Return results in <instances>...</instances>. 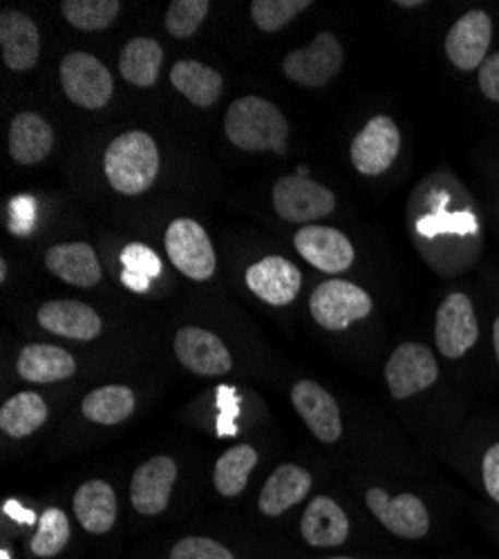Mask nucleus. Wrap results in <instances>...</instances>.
Returning a JSON list of instances; mask_svg holds the SVG:
<instances>
[{"instance_id": "obj_1", "label": "nucleus", "mask_w": 499, "mask_h": 559, "mask_svg": "<svg viewBox=\"0 0 499 559\" xmlns=\"http://www.w3.org/2000/svg\"><path fill=\"white\" fill-rule=\"evenodd\" d=\"M224 132L242 151L287 153L289 123L285 115L262 97H242L234 102L224 117Z\"/></svg>"}, {"instance_id": "obj_21", "label": "nucleus", "mask_w": 499, "mask_h": 559, "mask_svg": "<svg viewBox=\"0 0 499 559\" xmlns=\"http://www.w3.org/2000/svg\"><path fill=\"white\" fill-rule=\"evenodd\" d=\"M55 148V132L40 115L21 112L10 126V155L16 164H40Z\"/></svg>"}, {"instance_id": "obj_14", "label": "nucleus", "mask_w": 499, "mask_h": 559, "mask_svg": "<svg viewBox=\"0 0 499 559\" xmlns=\"http://www.w3.org/2000/svg\"><path fill=\"white\" fill-rule=\"evenodd\" d=\"M247 287L266 305L285 307L300 294L302 273L287 258H262L247 269Z\"/></svg>"}, {"instance_id": "obj_33", "label": "nucleus", "mask_w": 499, "mask_h": 559, "mask_svg": "<svg viewBox=\"0 0 499 559\" xmlns=\"http://www.w3.org/2000/svg\"><path fill=\"white\" fill-rule=\"evenodd\" d=\"M307 8L309 0H253L251 16L262 32H278Z\"/></svg>"}, {"instance_id": "obj_22", "label": "nucleus", "mask_w": 499, "mask_h": 559, "mask_svg": "<svg viewBox=\"0 0 499 559\" xmlns=\"http://www.w3.org/2000/svg\"><path fill=\"white\" fill-rule=\"evenodd\" d=\"M309 490H311V475L305 468H300V465L285 463L266 479L260 492L258 506L264 515L278 518L292 506L300 503Z\"/></svg>"}, {"instance_id": "obj_41", "label": "nucleus", "mask_w": 499, "mask_h": 559, "mask_svg": "<svg viewBox=\"0 0 499 559\" xmlns=\"http://www.w3.org/2000/svg\"><path fill=\"white\" fill-rule=\"evenodd\" d=\"M399 8H419L424 5V0H396Z\"/></svg>"}, {"instance_id": "obj_29", "label": "nucleus", "mask_w": 499, "mask_h": 559, "mask_svg": "<svg viewBox=\"0 0 499 559\" xmlns=\"http://www.w3.org/2000/svg\"><path fill=\"white\" fill-rule=\"evenodd\" d=\"M81 409L85 418L99 426H117L134 412V394L126 385H106L90 392Z\"/></svg>"}, {"instance_id": "obj_40", "label": "nucleus", "mask_w": 499, "mask_h": 559, "mask_svg": "<svg viewBox=\"0 0 499 559\" xmlns=\"http://www.w3.org/2000/svg\"><path fill=\"white\" fill-rule=\"evenodd\" d=\"M492 343H495V354H497V362H499V316L492 324Z\"/></svg>"}, {"instance_id": "obj_11", "label": "nucleus", "mask_w": 499, "mask_h": 559, "mask_svg": "<svg viewBox=\"0 0 499 559\" xmlns=\"http://www.w3.org/2000/svg\"><path fill=\"white\" fill-rule=\"evenodd\" d=\"M479 338V324L466 294H450L437 311L435 341L445 358H462Z\"/></svg>"}, {"instance_id": "obj_38", "label": "nucleus", "mask_w": 499, "mask_h": 559, "mask_svg": "<svg viewBox=\"0 0 499 559\" xmlns=\"http://www.w3.org/2000/svg\"><path fill=\"white\" fill-rule=\"evenodd\" d=\"M482 475H484V486L488 495L499 503V443L488 448V452L484 454Z\"/></svg>"}, {"instance_id": "obj_44", "label": "nucleus", "mask_w": 499, "mask_h": 559, "mask_svg": "<svg viewBox=\"0 0 499 559\" xmlns=\"http://www.w3.org/2000/svg\"><path fill=\"white\" fill-rule=\"evenodd\" d=\"M332 559H352V557H332Z\"/></svg>"}, {"instance_id": "obj_8", "label": "nucleus", "mask_w": 499, "mask_h": 559, "mask_svg": "<svg viewBox=\"0 0 499 559\" xmlns=\"http://www.w3.org/2000/svg\"><path fill=\"white\" fill-rule=\"evenodd\" d=\"M343 68V45L332 32H321L307 48L294 50L283 61V72L305 87H323Z\"/></svg>"}, {"instance_id": "obj_39", "label": "nucleus", "mask_w": 499, "mask_h": 559, "mask_svg": "<svg viewBox=\"0 0 499 559\" xmlns=\"http://www.w3.org/2000/svg\"><path fill=\"white\" fill-rule=\"evenodd\" d=\"M121 280H123V285H126L128 289L138 292V294L146 292V289H148V285H151V280H148V277L138 275V273H130V271H123V273H121Z\"/></svg>"}, {"instance_id": "obj_27", "label": "nucleus", "mask_w": 499, "mask_h": 559, "mask_svg": "<svg viewBox=\"0 0 499 559\" xmlns=\"http://www.w3.org/2000/svg\"><path fill=\"white\" fill-rule=\"evenodd\" d=\"M162 61H164L162 45L153 38L140 36L126 43V48L121 50V57H119V70L130 85L151 87L159 79Z\"/></svg>"}, {"instance_id": "obj_32", "label": "nucleus", "mask_w": 499, "mask_h": 559, "mask_svg": "<svg viewBox=\"0 0 499 559\" xmlns=\"http://www.w3.org/2000/svg\"><path fill=\"white\" fill-rule=\"evenodd\" d=\"M70 542V522L61 508H48L38 520V528L29 539L36 557H55Z\"/></svg>"}, {"instance_id": "obj_12", "label": "nucleus", "mask_w": 499, "mask_h": 559, "mask_svg": "<svg viewBox=\"0 0 499 559\" xmlns=\"http://www.w3.org/2000/svg\"><path fill=\"white\" fill-rule=\"evenodd\" d=\"M492 38V21L482 10H471L455 25L450 27L445 36V55L452 66L471 72L482 68L486 61Z\"/></svg>"}, {"instance_id": "obj_15", "label": "nucleus", "mask_w": 499, "mask_h": 559, "mask_svg": "<svg viewBox=\"0 0 499 559\" xmlns=\"http://www.w3.org/2000/svg\"><path fill=\"white\" fill-rule=\"evenodd\" d=\"M292 403L313 437L323 443H336L343 435L341 409L336 399L313 381H300L292 390Z\"/></svg>"}, {"instance_id": "obj_20", "label": "nucleus", "mask_w": 499, "mask_h": 559, "mask_svg": "<svg viewBox=\"0 0 499 559\" xmlns=\"http://www.w3.org/2000/svg\"><path fill=\"white\" fill-rule=\"evenodd\" d=\"M45 264L61 277L63 283L81 289H90L99 285L102 280V264L93 247L85 242H66L52 247L45 253Z\"/></svg>"}, {"instance_id": "obj_28", "label": "nucleus", "mask_w": 499, "mask_h": 559, "mask_svg": "<svg viewBox=\"0 0 499 559\" xmlns=\"http://www.w3.org/2000/svg\"><path fill=\"white\" fill-rule=\"evenodd\" d=\"M45 418H48V405H45L43 396L36 392H21L5 401L3 409H0V428L14 439H23L36 432L45 424Z\"/></svg>"}, {"instance_id": "obj_34", "label": "nucleus", "mask_w": 499, "mask_h": 559, "mask_svg": "<svg viewBox=\"0 0 499 559\" xmlns=\"http://www.w3.org/2000/svg\"><path fill=\"white\" fill-rule=\"evenodd\" d=\"M211 10L209 0H175L166 12V29L175 38H191Z\"/></svg>"}, {"instance_id": "obj_30", "label": "nucleus", "mask_w": 499, "mask_h": 559, "mask_svg": "<svg viewBox=\"0 0 499 559\" xmlns=\"http://www.w3.org/2000/svg\"><path fill=\"white\" fill-rule=\"evenodd\" d=\"M258 463V452L251 445H236L226 450L213 471V484L222 497H238L249 481Z\"/></svg>"}, {"instance_id": "obj_10", "label": "nucleus", "mask_w": 499, "mask_h": 559, "mask_svg": "<svg viewBox=\"0 0 499 559\" xmlns=\"http://www.w3.org/2000/svg\"><path fill=\"white\" fill-rule=\"evenodd\" d=\"M401 151V132L396 123L385 117H372L352 142V164L360 175H383Z\"/></svg>"}, {"instance_id": "obj_25", "label": "nucleus", "mask_w": 499, "mask_h": 559, "mask_svg": "<svg viewBox=\"0 0 499 559\" xmlns=\"http://www.w3.org/2000/svg\"><path fill=\"white\" fill-rule=\"evenodd\" d=\"M74 512L87 533H108L117 522V497L112 486L102 479L85 481L74 495Z\"/></svg>"}, {"instance_id": "obj_24", "label": "nucleus", "mask_w": 499, "mask_h": 559, "mask_svg": "<svg viewBox=\"0 0 499 559\" xmlns=\"http://www.w3.org/2000/svg\"><path fill=\"white\" fill-rule=\"evenodd\" d=\"M19 374L38 385H50L70 379L76 371L72 354L57 345H27L16 362Z\"/></svg>"}, {"instance_id": "obj_5", "label": "nucleus", "mask_w": 499, "mask_h": 559, "mask_svg": "<svg viewBox=\"0 0 499 559\" xmlns=\"http://www.w3.org/2000/svg\"><path fill=\"white\" fill-rule=\"evenodd\" d=\"M439 377L435 354L421 343H403L385 365V383L396 401L428 390Z\"/></svg>"}, {"instance_id": "obj_7", "label": "nucleus", "mask_w": 499, "mask_h": 559, "mask_svg": "<svg viewBox=\"0 0 499 559\" xmlns=\"http://www.w3.org/2000/svg\"><path fill=\"white\" fill-rule=\"evenodd\" d=\"M336 206L328 186L311 181L307 175H287L274 186V209L285 222H313L330 215Z\"/></svg>"}, {"instance_id": "obj_16", "label": "nucleus", "mask_w": 499, "mask_h": 559, "mask_svg": "<svg viewBox=\"0 0 499 559\" xmlns=\"http://www.w3.org/2000/svg\"><path fill=\"white\" fill-rule=\"evenodd\" d=\"M175 354L181 365L200 377H222L234 367L226 345L215 334L200 328H185L177 332Z\"/></svg>"}, {"instance_id": "obj_3", "label": "nucleus", "mask_w": 499, "mask_h": 559, "mask_svg": "<svg viewBox=\"0 0 499 559\" xmlns=\"http://www.w3.org/2000/svg\"><path fill=\"white\" fill-rule=\"evenodd\" d=\"M309 311L323 330L343 332L352 322L372 313V298L347 280H328L313 289Z\"/></svg>"}, {"instance_id": "obj_26", "label": "nucleus", "mask_w": 499, "mask_h": 559, "mask_svg": "<svg viewBox=\"0 0 499 559\" xmlns=\"http://www.w3.org/2000/svg\"><path fill=\"white\" fill-rule=\"evenodd\" d=\"M170 83L198 108H211L219 99L224 87L217 70L191 59L177 61L173 66Z\"/></svg>"}, {"instance_id": "obj_19", "label": "nucleus", "mask_w": 499, "mask_h": 559, "mask_svg": "<svg viewBox=\"0 0 499 559\" xmlns=\"http://www.w3.org/2000/svg\"><path fill=\"white\" fill-rule=\"evenodd\" d=\"M0 45H3V59L10 70H32L40 55L36 23L23 12H3L0 16Z\"/></svg>"}, {"instance_id": "obj_31", "label": "nucleus", "mask_w": 499, "mask_h": 559, "mask_svg": "<svg viewBox=\"0 0 499 559\" xmlns=\"http://www.w3.org/2000/svg\"><path fill=\"white\" fill-rule=\"evenodd\" d=\"M119 12V0H66V3H61L63 19L83 32L110 27Z\"/></svg>"}, {"instance_id": "obj_18", "label": "nucleus", "mask_w": 499, "mask_h": 559, "mask_svg": "<svg viewBox=\"0 0 499 559\" xmlns=\"http://www.w3.org/2000/svg\"><path fill=\"white\" fill-rule=\"evenodd\" d=\"M38 322L45 332L70 341H95L104 322L99 313L76 300H50L38 309Z\"/></svg>"}, {"instance_id": "obj_43", "label": "nucleus", "mask_w": 499, "mask_h": 559, "mask_svg": "<svg viewBox=\"0 0 499 559\" xmlns=\"http://www.w3.org/2000/svg\"><path fill=\"white\" fill-rule=\"evenodd\" d=\"M0 559H10V552L3 550V552H0Z\"/></svg>"}, {"instance_id": "obj_13", "label": "nucleus", "mask_w": 499, "mask_h": 559, "mask_svg": "<svg viewBox=\"0 0 499 559\" xmlns=\"http://www.w3.org/2000/svg\"><path fill=\"white\" fill-rule=\"evenodd\" d=\"M294 245L311 266L321 269L325 273H343L354 262L352 242L343 236L341 230L332 226H319V224L302 226L296 233Z\"/></svg>"}, {"instance_id": "obj_42", "label": "nucleus", "mask_w": 499, "mask_h": 559, "mask_svg": "<svg viewBox=\"0 0 499 559\" xmlns=\"http://www.w3.org/2000/svg\"><path fill=\"white\" fill-rule=\"evenodd\" d=\"M0 280H8V264H5V260H0Z\"/></svg>"}, {"instance_id": "obj_35", "label": "nucleus", "mask_w": 499, "mask_h": 559, "mask_svg": "<svg viewBox=\"0 0 499 559\" xmlns=\"http://www.w3.org/2000/svg\"><path fill=\"white\" fill-rule=\"evenodd\" d=\"M170 559H236L229 548L209 537H185L170 550Z\"/></svg>"}, {"instance_id": "obj_17", "label": "nucleus", "mask_w": 499, "mask_h": 559, "mask_svg": "<svg viewBox=\"0 0 499 559\" xmlns=\"http://www.w3.org/2000/svg\"><path fill=\"white\" fill-rule=\"evenodd\" d=\"M177 465L170 456H153L132 475L130 501L142 515H159L170 501Z\"/></svg>"}, {"instance_id": "obj_2", "label": "nucleus", "mask_w": 499, "mask_h": 559, "mask_svg": "<svg viewBox=\"0 0 499 559\" xmlns=\"http://www.w3.org/2000/svg\"><path fill=\"white\" fill-rule=\"evenodd\" d=\"M106 177L121 195L146 193L159 173V151L148 132L130 130L119 134L104 157Z\"/></svg>"}, {"instance_id": "obj_36", "label": "nucleus", "mask_w": 499, "mask_h": 559, "mask_svg": "<svg viewBox=\"0 0 499 559\" xmlns=\"http://www.w3.org/2000/svg\"><path fill=\"white\" fill-rule=\"evenodd\" d=\"M121 264H123V271L144 275L148 280H153L162 273L159 255L151 247L140 245V242H132L121 251Z\"/></svg>"}, {"instance_id": "obj_6", "label": "nucleus", "mask_w": 499, "mask_h": 559, "mask_svg": "<svg viewBox=\"0 0 499 559\" xmlns=\"http://www.w3.org/2000/svg\"><path fill=\"white\" fill-rule=\"evenodd\" d=\"M166 253L191 280H209L215 273V251L209 233L193 219H175L166 228Z\"/></svg>"}, {"instance_id": "obj_23", "label": "nucleus", "mask_w": 499, "mask_h": 559, "mask_svg": "<svg viewBox=\"0 0 499 559\" xmlns=\"http://www.w3.org/2000/svg\"><path fill=\"white\" fill-rule=\"evenodd\" d=\"M300 531L311 546H341L349 535V520L334 499L316 497L305 510Z\"/></svg>"}, {"instance_id": "obj_4", "label": "nucleus", "mask_w": 499, "mask_h": 559, "mask_svg": "<svg viewBox=\"0 0 499 559\" xmlns=\"http://www.w3.org/2000/svg\"><path fill=\"white\" fill-rule=\"evenodd\" d=\"M61 87L72 104L85 110L106 108L115 92L108 68L85 52H72L61 61Z\"/></svg>"}, {"instance_id": "obj_9", "label": "nucleus", "mask_w": 499, "mask_h": 559, "mask_svg": "<svg viewBox=\"0 0 499 559\" xmlns=\"http://www.w3.org/2000/svg\"><path fill=\"white\" fill-rule=\"evenodd\" d=\"M366 501L372 515L396 537L419 539L426 537V533L430 531V515L426 503L411 492L390 497L383 488H370L366 492Z\"/></svg>"}, {"instance_id": "obj_37", "label": "nucleus", "mask_w": 499, "mask_h": 559, "mask_svg": "<svg viewBox=\"0 0 499 559\" xmlns=\"http://www.w3.org/2000/svg\"><path fill=\"white\" fill-rule=\"evenodd\" d=\"M479 87L484 97L499 104V52L486 57L479 68Z\"/></svg>"}]
</instances>
